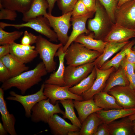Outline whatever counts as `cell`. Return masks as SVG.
Returning a JSON list of instances; mask_svg holds the SVG:
<instances>
[{
	"label": "cell",
	"instance_id": "cell-1",
	"mask_svg": "<svg viewBox=\"0 0 135 135\" xmlns=\"http://www.w3.org/2000/svg\"><path fill=\"white\" fill-rule=\"evenodd\" d=\"M48 73L44 64L41 62L34 69L25 71L2 83L1 88L4 91L15 87L24 95L28 90L38 84L42 80V78Z\"/></svg>",
	"mask_w": 135,
	"mask_h": 135
},
{
	"label": "cell",
	"instance_id": "cell-2",
	"mask_svg": "<svg viewBox=\"0 0 135 135\" xmlns=\"http://www.w3.org/2000/svg\"><path fill=\"white\" fill-rule=\"evenodd\" d=\"M114 24L104 6L96 0L94 16L88 19L87 24L88 30L94 34V38L103 40Z\"/></svg>",
	"mask_w": 135,
	"mask_h": 135
},
{
	"label": "cell",
	"instance_id": "cell-3",
	"mask_svg": "<svg viewBox=\"0 0 135 135\" xmlns=\"http://www.w3.org/2000/svg\"><path fill=\"white\" fill-rule=\"evenodd\" d=\"M64 59L68 65L77 66L92 62L101 54L89 49L82 44L72 42L66 51Z\"/></svg>",
	"mask_w": 135,
	"mask_h": 135
},
{
	"label": "cell",
	"instance_id": "cell-4",
	"mask_svg": "<svg viewBox=\"0 0 135 135\" xmlns=\"http://www.w3.org/2000/svg\"><path fill=\"white\" fill-rule=\"evenodd\" d=\"M35 50L39 54L48 73L54 71L56 68V63L54 57L59 48L63 46L61 43H53L40 35L37 36Z\"/></svg>",
	"mask_w": 135,
	"mask_h": 135
},
{
	"label": "cell",
	"instance_id": "cell-5",
	"mask_svg": "<svg viewBox=\"0 0 135 135\" xmlns=\"http://www.w3.org/2000/svg\"><path fill=\"white\" fill-rule=\"evenodd\" d=\"M25 23L13 24L0 22V28L3 29L7 26H12L19 29L22 28H30L49 39L50 41L57 42L58 38L56 33L51 29L47 19L42 16L29 20Z\"/></svg>",
	"mask_w": 135,
	"mask_h": 135
},
{
	"label": "cell",
	"instance_id": "cell-6",
	"mask_svg": "<svg viewBox=\"0 0 135 135\" xmlns=\"http://www.w3.org/2000/svg\"><path fill=\"white\" fill-rule=\"evenodd\" d=\"M60 113L63 115L64 112L60 108L58 102L54 104L49 99L41 100L37 102L31 110V120L34 123L42 122L47 123L49 119L54 114Z\"/></svg>",
	"mask_w": 135,
	"mask_h": 135
},
{
	"label": "cell",
	"instance_id": "cell-7",
	"mask_svg": "<svg viewBox=\"0 0 135 135\" xmlns=\"http://www.w3.org/2000/svg\"><path fill=\"white\" fill-rule=\"evenodd\" d=\"M72 13L71 11L58 16L48 13L44 16L47 19L50 27L56 33L58 40L63 46L66 44L68 40V33L71 26L70 22Z\"/></svg>",
	"mask_w": 135,
	"mask_h": 135
},
{
	"label": "cell",
	"instance_id": "cell-8",
	"mask_svg": "<svg viewBox=\"0 0 135 135\" xmlns=\"http://www.w3.org/2000/svg\"><path fill=\"white\" fill-rule=\"evenodd\" d=\"M94 67V62L77 66H68L65 67L64 78L65 86H74L87 77Z\"/></svg>",
	"mask_w": 135,
	"mask_h": 135
},
{
	"label": "cell",
	"instance_id": "cell-9",
	"mask_svg": "<svg viewBox=\"0 0 135 135\" xmlns=\"http://www.w3.org/2000/svg\"><path fill=\"white\" fill-rule=\"evenodd\" d=\"M44 83L42 84L38 91L30 95L23 96L17 94L14 91H11L9 93L10 96L7 97L6 99L17 101L20 103L24 110L26 116L30 117L31 110L34 106L38 102L48 98L44 94Z\"/></svg>",
	"mask_w": 135,
	"mask_h": 135
},
{
	"label": "cell",
	"instance_id": "cell-10",
	"mask_svg": "<svg viewBox=\"0 0 135 135\" xmlns=\"http://www.w3.org/2000/svg\"><path fill=\"white\" fill-rule=\"evenodd\" d=\"M114 18L115 24L135 29V0L128 1L117 7Z\"/></svg>",
	"mask_w": 135,
	"mask_h": 135
},
{
	"label": "cell",
	"instance_id": "cell-11",
	"mask_svg": "<svg viewBox=\"0 0 135 135\" xmlns=\"http://www.w3.org/2000/svg\"><path fill=\"white\" fill-rule=\"evenodd\" d=\"M70 87L68 86H61L45 84L44 94L49 99L50 102L54 104H55L58 100L68 99L80 101L84 100L82 96L76 94L70 91Z\"/></svg>",
	"mask_w": 135,
	"mask_h": 135
},
{
	"label": "cell",
	"instance_id": "cell-12",
	"mask_svg": "<svg viewBox=\"0 0 135 135\" xmlns=\"http://www.w3.org/2000/svg\"><path fill=\"white\" fill-rule=\"evenodd\" d=\"M118 104L124 108H135V90L129 84L114 86L108 92Z\"/></svg>",
	"mask_w": 135,
	"mask_h": 135
},
{
	"label": "cell",
	"instance_id": "cell-13",
	"mask_svg": "<svg viewBox=\"0 0 135 135\" xmlns=\"http://www.w3.org/2000/svg\"><path fill=\"white\" fill-rule=\"evenodd\" d=\"M94 13L90 12L80 16L72 17L70 21L72 22V30L67 43L63 46L64 52H66L68 47L79 36L83 34H88L90 32L86 28V23L88 20L92 17Z\"/></svg>",
	"mask_w": 135,
	"mask_h": 135
},
{
	"label": "cell",
	"instance_id": "cell-14",
	"mask_svg": "<svg viewBox=\"0 0 135 135\" xmlns=\"http://www.w3.org/2000/svg\"><path fill=\"white\" fill-rule=\"evenodd\" d=\"M95 67L96 72V79L91 88L81 95L84 100L90 99L96 94L102 91L110 74L116 70L114 67L106 70Z\"/></svg>",
	"mask_w": 135,
	"mask_h": 135
},
{
	"label": "cell",
	"instance_id": "cell-15",
	"mask_svg": "<svg viewBox=\"0 0 135 135\" xmlns=\"http://www.w3.org/2000/svg\"><path fill=\"white\" fill-rule=\"evenodd\" d=\"M47 123L52 134L54 135H66L70 131L80 130V128L68 123L57 114L50 118Z\"/></svg>",
	"mask_w": 135,
	"mask_h": 135
},
{
	"label": "cell",
	"instance_id": "cell-16",
	"mask_svg": "<svg viewBox=\"0 0 135 135\" xmlns=\"http://www.w3.org/2000/svg\"><path fill=\"white\" fill-rule=\"evenodd\" d=\"M135 38V29L127 28L114 24L110 31L103 40L105 42H123Z\"/></svg>",
	"mask_w": 135,
	"mask_h": 135
},
{
	"label": "cell",
	"instance_id": "cell-17",
	"mask_svg": "<svg viewBox=\"0 0 135 135\" xmlns=\"http://www.w3.org/2000/svg\"><path fill=\"white\" fill-rule=\"evenodd\" d=\"M63 46L60 47L56 53L55 56L58 57L59 60L58 68L55 72L51 74L48 78L45 81V84L65 86L64 75L65 67L64 65L66 52H64Z\"/></svg>",
	"mask_w": 135,
	"mask_h": 135
},
{
	"label": "cell",
	"instance_id": "cell-18",
	"mask_svg": "<svg viewBox=\"0 0 135 135\" xmlns=\"http://www.w3.org/2000/svg\"><path fill=\"white\" fill-rule=\"evenodd\" d=\"M0 112L2 124L8 132L10 135H17L15 128L16 120L12 114L8 111L4 98V90L0 88Z\"/></svg>",
	"mask_w": 135,
	"mask_h": 135
},
{
	"label": "cell",
	"instance_id": "cell-19",
	"mask_svg": "<svg viewBox=\"0 0 135 135\" xmlns=\"http://www.w3.org/2000/svg\"><path fill=\"white\" fill-rule=\"evenodd\" d=\"M108 125L110 135H132L135 134L132 121L128 116L115 120Z\"/></svg>",
	"mask_w": 135,
	"mask_h": 135
},
{
	"label": "cell",
	"instance_id": "cell-20",
	"mask_svg": "<svg viewBox=\"0 0 135 135\" xmlns=\"http://www.w3.org/2000/svg\"><path fill=\"white\" fill-rule=\"evenodd\" d=\"M103 123L106 124L132 115L135 113V108L108 110L102 109L96 112Z\"/></svg>",
	"mask_w": 135,
	"mask_h": 135
},
{
	"label": "cell",
	"instance_id": "cell-21",
	"mask_svg": "<svg viewBox=\"0 0 135 135\" xmlns=\"http://www.w3.org/2000/svg\"><path fill=\"white\" fill-rule=\"evenodd\" d=\"M74 107L77 111L78 118L82 123L92 114L102 109L97 106L93 98L86 100H73Z\"/></svg>",
	"mask_w": 135,
	"mask_h": 135
},
{
	"label": "cell",
	"instance_id": "cell-22",
	"mask_svg": "<svg viewBox=\"0 0 135 135\" xmlns=\"http://www.w3.org/2000/svg\"><path fill=\"white\" fill-rule=\"evenodd\" d=\"M107 42L103 52L94 62V66L100 68L113 55L120 51L129 42Z\"/></svg>",
	"mask_w": 135,
	"mask_h": 135
},
{
	"label": "cell",
	"instance_id": "cell-23",
	"mask_svg": "<svg viewBox=\"0 0 135 135\" xmlns=\"http://www.w3.org/2000/svg\"><path fill=\"white\" fill-rule=\"evenodd\" d=\"M46 0H33L28 10L22 14V20L27 22L29 20L41 16H44L48 8Z\"/></svg>",
	"mask_w": 135,
	"mask_h": 135
},
{
	"label": "cell",
	"instance_id": "cell-24",
	"mask_svg": "<svg viewBox=\"0 0 135 135\" xmlns=\"http://www.w3.org/2000/svg\"><path fill=\"white\" fill-rule=\"evenodd\" d=\"M74 42L80 43L87 48L96 50L101 54L103 52L107 42L94 38V34L90 32L88 35L83 34L79 36Z\"/></svg>",
	"mask_w": 135,
	"mask_h": 135
},
{
	"label": "cell",
	"instance_id": "cell-25",
	"mask_svg": "<svg viewBox=\"0 0 135 135\" xmlns=\"http://www.w3.org/2000/svg\"><path fill=\"white\" fill-rule=\"evenodd\" d=\"M10 54L18 61L24 64L32 61L38 54L35 50L30 51L26 50L15 42L10 44Z\"/></svg>",
	"mask_w": 135,
	"mask_h": 135
},
{
	"label": "cell",
	"instance_id": "cell-26",
	"mask_svg": "<svg viewBox=\"0 0 135 135\" xmlns=\"http://www.w3.org/2000/svg\"><path fill=\"white\" fill-rule=\"evenodd\" d=\"M129 84V81L124 71L120 66L118 69L110 74L102 91L108 92L114 86H126Z\"/></svg>",
	"mask_w": 135,
	"mask_h": 135
},
{
	"label": "cell",
	"instance_id": "cell-27",
	"mask_svg": "<svg viewBox=\"0 0 135 135\" xmlns=\"http://www.w3.org/2000/svg\"><path fill=\"white\" fill-rule=\"evenodd\" d=\"M0 61L8 70L10 78L16 76L28 70L29 68L28 66L18 61L10 54L0 58Z\"/></svg>",
	"mask_w": 135,
	"mask_h": 135
},
{
	"label": "cell",
	"instance_id": "cell-28",
	"mask_svg": "<svg viewBox=\"0 0 135 135\" xmlns=\"http://www.w3.org/2000/svg\"><path fill=\"white\" fill-rule=\"evenodd\" d=\"M93 98L96 106L103 110L123 108L118 104L114 98L107 92L102 91L95 94Z\"/></svg>",
	"mask_w": 135,
	"mask_h": 135
},
{
	"label": "cell",
	"instance_id": "cell-29",
	"mask_svg": "<svg viewBox=\"0 0 135 135\" xmlns=\"http://www.w3.org/2000/svg\"><path fill=\"white\" fill-rule=\"evenodd\" d=\"M102 123L96 112L92 114L82 123L80 135H94L98 126Z\"/></svg>",
	"mask_w": 135,
	"mask_h": 135
},
{
	"label": "cell",
	"instance_id": "cell-30",
	"mask_svg": "<svg viewBox=\"0 0 135 135\" xmlns=\"http://www.w3.org/2000/svg\"><path fill=\"white\" fill-rule=\"evenodd\" d=\"M96 72L94 67L90 74L77 84L70 87L69 90L72 93L81 96L92 87L96 79Z\"/></svg>",
	"mask_w": 135,
	"mask_h": 135
},
{
	"label": "cell",
	"instance_id": "cell-31",
	"mask_svg": "<svg viewBox=\"0 0 135 135\" xmlns=\"http://www.w3.org/2000/svg\"><path fill=\"white\" fill-rule=\"evenodd\" d=\"M33 0H0L4 8L23 14L29 9Z\"/></svg>",
	"mask_w": 135,
	"mask_h": 135
},
{
	"label": "cell",
	"instance_id": "cell-32",
	"mask_svg": "<svg viewBox=\"0 0 135 135\" xmlns=\"http://www.w3.org/2000/svg\"><path fill=\"white\" fill-rule=\"evenodd\" d=\"M73 100L68 99L59 101L65 110L64 114L63 115V117L64 118L69 119L72 124L80 129L82 124L75 113Z\"/></svg>",
	"mask_w": 135,
	"mask_h": 135
},
{
	"label": "cell",
	"instance_id": "cell-33",
	"mask_svg": "<svg viewBox=\"0 0 135 135\" xmlns=\"http://www.w3.org/2000/svg\"><path fill=\"white\" fill-rule=\"evenodd\" d=\"M128 42L115 56L111 59L107 61L100 68L106 70L114 67L116 70L118 69L120 66L121 62L126 56V52L128 46Z\"/></svg>",
	"mask_w": 135,
	"mask_h": 135
},
{
	"label": "cell",
	"instance_id": "cell-34",
	"mask_svg": "<svg viewBox=\"0 0 135 135\" xmlns=\"http://www.w3.org/2000/svg\"><path fill=\"white\" fill-rule=\"evenodd\" d=\"M23 34L22 31H15L10 32H6L0 28V45L10 44L20 38Z\"/></svg>",
	"mask_w": 135,
	"mask_h": 135
},
{
	"label": "cell",
	"instance_id": "cell-35",
	"mask_svg": "<svg viewBox=\"0 0 135 135\" xmlns=\"http://www.w3.org/2000/svg\"><path fill=\"white\" fill-rule=\"evenodd\" d=\"M104 6L112 22L114 24V15L118 0H98Z\"/></svg>",
	"mask_w": 135,
	"mask_h": 135
},
{
	"label": "cell",
	"instance_id": "cell-36",
	"mask_svg": "<svg viewBox=\"0 0 135 135\" xmlns=\"http://www.w3.org/2000/svg\"><path fill=\"white\" fill-rule=\"evenodd\" d=\"M78 0H57V4L62 14L72 11Z\"/></svg>",
	"mask_w": 135,
	"mask_h": 135
},
{
	"label": "cell",
	"instance_id": "cell-37",
	"mask_svg": "<svg viewBox=\"0 0 135 135\" xmlns=\"http://www.w3.org/2000/svg\"><path fill=\"white\" fill-rule=\"evenodd\" d=\"M89 12L81 0H78L72 11V17H76L86 14Z\"/></svg>",
	"mask_w": 135,
	"mask_h": 135
},
{
	"label": "cell",
	"instance_id": "cell-38",
	"mask_svg": "<svg viewBox=\"0 0 135 135\" xmlns=\"http://www.w3.org/2000/svg\"><path fill=\"white\" fill-rule=\"evenodd\" d=\"M0 20H14L17 15L16 11L4 8L0 4Z\"/></svg>",
	"mask_w": 135,
	"mask_h": 135
},
{
	"label": "cell",
	"instance_id": "cell-39",
	"mask_svg": "<svg viewBox=\"0 0 135 135\" xmlns=\"http://www.w3.org/2000/svg\"><path fill=\"white\" fill-rule=\"evenodd\" d=\"M134 44V40L129 41L126 52L125 58L128 62L135 65V51L132 49Z\"/></svg>",
	"mask_w": 135,
	"mask_h": 135
},
{
	"label": "cell",
	"instance_id": "cell-40",
	"mask_svg": "<svg viewBox=\"0 0 135 135\" xmlns=\"http://www.w3.org/2000/svg\"><path fill=\"white\" fill-rule=\"evenodd\" d=\"M120 66L124 71L128 79L135 73V65L128 62L125 57L121 62Z\"/></svg>",
	"mask_w": 135,
	"mask_h": 135
},
{
	"label": "cell",
	"instance_id": "cell-41",
	"mask_svg": "<svg viewBox=\"0 0 135 135\" xmlns=\"http://www.w3.org/2000/svg\"><path fill=\"white\" fill-rule=\"evenodd\" d=\"M37 38V36L29 32L27 30H25L21 40V44L25 45H31L35 44Z\"/></svg>",
	"mask_w": 135,
	"mask_h": 135
},
{
	"label": "cell",
	"instance_id": "cell-42",
	"mask_svg": "<svg viewBox=\"0 0 135 135\" xmlns=\"http://www.w3.org/2000/svg\"><path fill=\"white\" fill-rule=\"evenodd\" d=\"M10 78V72L6 66L0 61V82L3 83Z\"/></svg>",
	"mask_w": 135,
	"mask_h": 135
},
{
	"label": "cell",
	"instance_id": "cell-43",
	"mask_svg": "<svg viewBox=\"0 0 135 135\" xmlns=\"http://www.w3.org/2000/svg\"><path fill=\"white\" fill-rule=\"evenodd\" d=\"M94 135H110L108 124L103 122L101 124Z\"/></svg>",
	"mask_w": 135,
	"mask_h": 135
},
{
	"label": "cell",
	"instance_id": "cell-44",
	"mask_svg": "<svg viewBox=\"0 0 135 135\" xmlns=\"http://www.w3.org/2000/svg\"><path fill=\"white\" fill-rule=\"evenodd\" d=\"M89 12H95L96 0H81Z\"/></svg>",
	"mask_w": 135,
	"mask_h": 135
},
{
	"label": "cell",
	"instance_id": "cell-45",
	"mask_svg": "<svg viewBox=\"0 0 135 135\" xmlns=\"http://www.w3.org/2000/svg\"><path fill=\"white\" fill-rule=\"evenodd\" d=\"M10 44L0 45V58L10 54Z\"/></svg>",
	"mask_w": 135,
	"mask_h": 135
},
{
	"label": "cell",
	"instance_id": "cell-46",
	"mask_svg": "<svg viewBox=\"0 0 135 135\" xmlns=\"http://www.w3.org/2000/svg\"><path fill=\"white\" fill-rule=\"evenodd\" d=\"M48 4V13L51 14L54 8V4L57 0H46Z\"/></svg>",
	"mask_w": 135,
	"mask_h": 135
},
{
	"label": "cell",
	"instance_id": "cell-47",
	"mask_svg": "<svg viewBox=\"0 0 135 135\" xmlns=\"http://www.w3.org/2000/svg\"><path fill=\"white\" fill-rule=\"evenodd\" d=\"M18 45L21 48L27 51H30L35 50L36 46L31 45H25L18 44Z\"/></svg>",
	"mask_w": 135,
	"mask_h": 135
},
{
	"label": "cell",
	"instance_id": "cell-48",
	"mask_svg": "<svg viewBox=\"0 0 135 135\" xmlns=\"http://www.w3.org/2000/svg\"><path fill=\"white\" fill-rule=\"evenodd\" d=\"M8 133L3 124L0 122V135H7Z\"/></svg>",
	"mask_w": 135,
	"mask_h": 135
},
{
	"label": "cell",
	"instance_id": "cell-49",
	"mask_svg": "<svg viewBox=\"0 0 135 135\" xmlns=\"http://www.w3.org/2000/svg\"><path fill=\"white\" fill-rule=\"evenodd\" d=\"M131 0H118L117 7H119L125 3Z\"/></svg>",
	"mask_w": 135,
	"mask_h": 135
},
{
	"label": "cell",
	"instance_id": "cell-50",
	"mask_svg": "<svg viewBox=\"0 0 135 135\" xmlns=\"http://www.w3.org/2000/svg\"><path fill=\"white\" fill-rule=\"evenodd\" d=\"M68 135H80V131H70L67 134Z\"/></svg>",
	"mask_w": 135,
	"mask_h": 135
},
{
	"label": "cell",
	"instance_id": "cell-51",
	"mask_svg": "<svg viewBox=\"0 0 135 135\" xmlns=\"http://www.w3.org/2000/svg\"><path fill=\"white\" fill-rule=\"evenodd\" d=\"M129 118L132 121L135 120V113L128 116Z\"/></svg>",
	"mask_w": 135,
	"mask_h": 135
},
{
	"label": "cell",
	"instance_id": "cell-52",
	"mask_svg": "<svg viewBox=\"0 0 135 135\" xmlns=\"http://www.w3.org/2000/svg\"><path fill=\"white\" fill-rule=\"evenodd\" d=\"M132 125L133 129L135 132V120L132 121Z\"/></svg>",
	"mask_w": 135,
	"mask_h": 135
},
{
	"label": "cell",
	"instance_id": "cell-53",
	"mask_svg": "<svg viewBox=\"0 0 135 135\" xmlns=\"http://www.w3.org/2000/svg\"><path fill=\"white\" fill-rule=\"evenodd\" d=\"M132 50H134L135 51V39L134 40V46L132 48Z\"/></svg>",
	"mask_w": 135,
	"mask_h": 135
},
{
	"label": "cell",
	"instance_id": "cell-54",
	"mask_svg": "<svg viewBox=\"0 0 135 135\" xmlns=\"http://www.w3.org/2000/svg\"></svg>",
	"mask_w": 135,
	"mask_h": 135
}]
</instances>
